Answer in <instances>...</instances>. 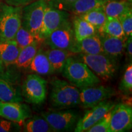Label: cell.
<instances>
[{"label":"cell","instance_id":"cell-1","mask_svg":"<svg viewBox=\"0 0 132 132\" xmlns=\"http://www.w3.org/2000/svg\"><path fill=\"white\" fill-rule=\"evenodd\" d=\"M62 72L72 85L80 89L95 86L101 81L85 63L72 56L67 59Z\"/></svg>","mask_w":132,"mask_h":132},{"label":"cell","instance_id":"cell-2","mask_svg":"<svg viewBox=\"0 0 132 132\" xmlns=\"http://www.w3.org/2000/svg\"><path fill=\"white\" fill-rule=\"evenodd\" d=\"M51 106L56 109L70 108L79 105L80 90L66 81L54 78L51 81Z\"/></svg>","mask_w":132,"mask_h":132},{"label":"cell","instance_id":"cell-3","mask_svg":"<svg viewBox=\"0 0 132 132\" xmlns=\"http://www.w3.org/2000/svg\"><path fill=\"white\" fill-rule=\"evenodd\" d=\"M21 7L0 4V40L14 39L21 26Z\"/></svg>","mask_w":132,"mask_h":132},{"label":"cell","instance_id":"cell-4","mask_svg":"<svg viewBox=\"0 0 132 132\" xmlns=\"http://www.w3.org/2000/svg\"><path fill=\"white\" fill-rule=\"evenodd\" d=\"M47 6L46 0H35L22 9L21 26L37 38L39 42V33Z\"/></svg>","mask_w":132,"mask_h":132},{"label":"cell","instance_id":"cell-5","mask_svg":"<svg viewBox=\"0 0 132 132\" xmlns=\"http://www.w3.org/2000/svg\"><path fill=\"white\" fill-rule=\"evenodd\" d=\"M78 59L85 63L98 77L108 80L113 77L116 70L115 59L104 53L87 54L79 53Z\"/></svg>","mask_w":132,"mask_h":132},{"label":"cell","instance_id":"cell-6","mask_svg":"<svg viewBox=\"0 0 132 132\" xmlns=\"http://www.w3.org/2000/svg\"><path fill=\"white\" fill-rule=\"evenodd\" d=\"M21 90L26 102L40 105L45 102L47 96V81L39 75L30 74L24 80Z\"/></svg>","mask_w":132,"mask_h":132},{"label":"cell","instance_id":"cell-7","mask_svg":"<svg viewBox=\"0 0 132 132\" xmlns=\"http://www.w3.org/2000/svg\"><path fill=\"white\" fill-rule=\"evenodd\" d=\"M41 116L48 122L53 131H68L75 129L79 114L74 110L42 112Z\"/></svg>","mask_w":132,"mask_h":132},{"label":"cell","instance_id":"cell-8","mask_svg":"<svg viewBox=\"0 0 132 132\" xmlns=\"http://www.w3.org/2000/svg\"><path fill=\"white\" fill-rule=\"evenodd\" d=\"M44 40L51 48L65 50L70 52L76 42L70 21H68L53 31Z\"/></svg>","mask_w":132,"mask_h":132},{"label":"cell","instance_id":"cell-9","mask_svg":"<svg viewBox=\"0 0 132 132\" xmlns=\"http://www.w3.org/2000/svg\"><path fill=\"white\" fill-rule=\"evenodd\" d=\"M69 16L67 11L47 6L39 33V40H44L53 31L69 21Z\"/></svg>","mask_w":132,"mask_h":132},{"label":"cell","instance_id":"cell-10","mask_svg":"<svg viewBox=\"0 0 132 132\" xmlns=\"http://www.w3.org/2000/svg\"><path fill=\"white\" fill-rule=\"evenodd\" d=\"M79 105L84 108H90L104 100H108L116 94L114 89L110 87L89 86L81 89Z\"/></svg>","mask_w":132,"mask_h":132},{"label":"cell","instance_id":"cell-11","mask_svg":"<svg viewBox=\"0 0 132 132\" xmlns=\"http://www.w3.org/2000/svg\"><path fill=\"white\" fill-rule=\"evenodd\" d=\"M114 106L115 103L113 102L104 100L90 108V110L86 112L81 118L79 119L74 129L75 131H87L89 128L101 119L105 114L111 111Z\"/></svg>","mask_w":132,"mask_h":132},{"label":"cell","instance_id":"cell-12","mask_svg":"<svg viewBox=\"0 0 132 132\" xmlns=\"http://www.w3.org/2000/svg\"><path fill=\"white\" fill-rule=\"evenodd\" d=\"M132 127L131 106L126 103H119L111 110L110 119L111 132H123Z\"/></svg>","mask_w":132,"mask_h":132},{"label":"cell","instance_id":"cell-13","mask_svg":"<svg viewBox=\"0 0 132 132\" xmlns=\"http://www.w3.org/2000/svg\"><path fill=\"white\" fill-rule=\"evenodd\" d=\"M0 116L4 119L21 124L31 116L29 107L20 102L0 101Z\"/></svg>","mask_w":132,"mask_h":132},{"label":"cell","instance_id":"cell-14","mask_svg":"<svg viewBox=\"0 0 132 132\" xmlns=\"http://www.w3.org/2000/svg\"><path fill=\"white\" fill-rule=\"evenodd\" d=\"M70 52L74 54H95L103 53L101 40L98 32L94 35L86 37L77 42L71 49Z\"/></svg>","mask_w":132,"mask_h":132},{"label":"cell","instance_id":"cell-15","mask_svg":"<svg viewBox=\"0 0 132 132\" xmlns=\"http://www.w3.org/2000/svg\"><path fill=\"white\" fill-rule=\"evenodd\" d=\"M98 34L104 54L113 59L122 54L127 40L113 37L104 33H98Z\"/></svg>","mask_w":132,"mask_h":132},{"label":"cell","instance_id":"cell-16","mask_svg":"<svg viewBox=\"0 0 132 132\" xmlns=\"http://www.w3.org/2000/svg\"><path fill=\"white\" fill-rule=\"evenodd\" d=\"M20 50L14 39L0 40V61L1 64L6 66L14 64Z\"/></svg>","mask_w":132,"mask_h":132},{"label":"cell","instance_id":"cell-17","mask_svg":"<svg viewBox=\"0 0 132 132\" xmlns=\"http://www.w3.org/2000/svg\"><path fill=\"white\" fill-rule=\"evenodd\" d=\"M28 68L31 72L39 75H48L54 72L45 52L42 48L38 49Z\"/></svg>","mask_w":132,"mask_h":132},{"label":"cell","instance_id":"cell-18","mask_svg":"<svg viewBox=\"0 0 132 132\" xmlns=\"http://www.w3.org/2000/svg\"><path fill=\"white\" fill-rule=\"evenodd\" d=\"M45 53L54 72H62L68 57L75 55L70 51L51 48L45 51Z\"/></svg>","mask_w":132,"mask_h":132},{"label":"cell","instance_id":"cell-19","mask_svg":"<svg viewBox=\"0 0 132 132\" xmlns=\"http://www.w3.org/2000/svg\"><path fill=\"white\" fill-rule=\"evenodd\" d=\"M72 27L77 42L94 35L97 32V30L94 26L78 15H75L74 17Z\"/></svg>","mask_w":132,"mask_h":132},{"label":"cell","instance_id":"cell-20","mask_svg":"<svg viewBox=\"0 0 132 132\" xmlns=\"http://www.w3.org/2000/svg\"><path fill=\"white\" fill-rule=\"evenodd\" d=\"M0 101L21 102L23 97L20 92L9 81L0 75Z\"/></svg>","mask_w":132,"mask_h":132},{"label":"cell","instance_id":"cell-21","mask_svg":"<svg viewBox=\"0 0 132 132\" xmlns=\"http://www.w3.org/2000/svg\"><path fill=\"white\" fill-rule=\"evenodd\" d=\"M106 16L117 17L131 11V3L127 0H111L106 1L103 6Z\"/></svg>","mask_w":132,"mask_h":132},{"label":"cell","instance_id":"cell-22","mask_svg":"<svg viewBox=\"0 0 132 132\" xmlns=\"http://www.w3.org/2000/svg\"><path fill=\"white\" fill-rule=\"evenodd\" d=\"M106 1L104 0H76L70 6L69 12L80 15L97 8L103 7Z\"/></svg>","mask_w":132,"mask_h":132},{"label":"cell","instance_id":"cell-23","mask_svg":"<svg viewBox=\"0 0 132 132\" xmlns=\"http://www.w3.org/2000/svg\"><path fill=\"white\" fill-rule=\"evenodd\" d=\"M97 32L98 33H104L123 40H127V39L125 35L120 21L117 17L107 16L106 21L102 28Z\"/></svg>","mask_w":132,"mask_h":132},{"label":"cell","instance_id":"cell-24","mask_svg":"<svg viewBox=\"0 0 132 132\" xmlns=\"http://www.w3.org/2000/svg\"><path fill=\"white\" fill-rule=\"evenodd\" d=\"M38 41L32 43V44L23 48L20 50L19 56L16 59L15 64L18 68L26 69L28 68L33 58L37 53L39 45Z\"/></svg>","mask_w":132,"mask_h":132},{"label":"cell","instance_id":"cell-25","mask_svg":"<svg viewBox=\"0 0 132 132\" xmlns=\"http://www.w3.org/2000/svg\"><path fill=\"white\" fill-rule=\"evenodd\" d=\"M78 16L94 26L97 31L102 28L107 17L104 12L103 7L91 10L85 14Z\"/></svg>","mask_w":132,"mask_h":132},{"label":"cell","instance_id":"cell-26","mask_svg":"<svg viewBox=\"0 0 132 132\" xmlns=\"http://www.w3.org/2000/svg\"><path fill=\"white\" fill-rule=\"evenodd\" d=\"M24 131L27 132H52V127L42 116H35L24 125Z\"/></svg>","mask_w":132,"mask_h":132},{"label":"cell","instance_id":"cell-27","mask_svg":"<svg viewBox=\"0 0 132 132\" xmlns=\"http://www.w3.org/2000/svg\"><path fill=\"white\" fill-rule=\"evenodd\" d=\"M14 40L16 41L20 50L38 41L37 38L34 37L31 33L24 28L22 26H20V28L16 32Z\"/></svg>","mask_w":132,"mask_h":132},{"label":"cell","instance_id":"cell-28","mask_svg":"<svg viewBox=\"0 0 132 132\" xmlns=\"http://www.w3.org/2000/svg\"><path fill=\"white\" fill-rule=\"evenodd\" d=\"M111 110L108 111L101 119L99 120L93 126L87 130V132H111L110 119Z\"/></svg>","mask_w":132,"mask_h":132},{"label":"cell","instance_id":"cell-29","mask_svg":"<svg viewBox=\"0 0 132 132\" xmlns=\"http://www.w3.org/2000/svg\"><path fill=\"white\" fill-rule=\"evenodd\" d=\"M119 90L125 94H129L132 90V65L127 67L119 86Z\"/></svg>","mask_w":132,"mask_h":132},{"label":"cell","instance_id":"cell-30","mask_svg":"<svg viewBox=\"0 0 132 132\" xmlns=\"http://www.w3.org/2000/svg\"><path fill=\"white\" fill-rule=\"evenodd\" d=\"M123 31L127 37L132 36V12L131 11L125 13L118 17Z\"/></svg>","mask_w":132,"mask_h":132},{"label":"cell","instance_id":"cell-31","mask_svg":"<svg viewBox=\"0 0 132 132\" xmlns=\"http://www.w3.org/2000/svg\"><path fill=\"white\" fill-rule=\"evenodd\" d=\"M48 6L69 12L70 6L76 0H46Z\"/></svg>","mask_w":132,"mask_h":132},{"label":"cell","instance_id":"cell-32","mask_svg":"<svg viewBox=\"0 0 132 132\" xmlns=\"http://www.w3.org/2000/svg\"><path fill=\"white\" fill-rule=\"evenodd\" d=\"M6 4L16 7H22L29 3L33 2L35 0H4Z\"/></svg>","mask_w":132,"mask_h":132},{"label":"cell","instance_id":"cell-33","mask_svg":"<svg viewBox=\"0 0 132 132\" xmlns=\"http://www.w3.org/2000/svg\"><path fill=\"white\" fill-rule=\"evenodd\" d=\"M13 124L11 122L7 120L0 121V132L10 131L12 129Z\"/></svg>","mask_w":132,"mask_h":132},{"label":"cell","instance_id":"cell-34","mask_svg":"<svg viewBox=\"0 0 132 132\" xmlns=\"http://www.w3.org/2000/svg\"><path fill=\"white\" fill-rule=\"evenodd\" d=\"M132 36H129L127 37V40H126L125 42V47L127 48V55L128 57H130V60L131 59L132 56Z\"/></svg>","mask_w":132,"mask_h":132},{"label":"cell","instance_id":"cell-35","mask_svg":"<svg viewBox=\"0 0 132 132\" xmlns=\"http://www.w3.org/2000/svg\"><path fill=\"white\" fill-rule=\"evenodd\" d=\"M2 65H3V64H1V61H0V69H1V67H2Z\"/></svg>","mask_w":132,"mask_h":132},{"label":"cell","instance_id":"cell-36","mask_svg":"<svg viewBox=\"0 0 132 132\" xmlns=\"http://www.w3.org/2000/svg\"><path fill=\"white\" fill-rule=\"evenodd\" d=\"M104 1H111V0H104Z\"/></svg>","mask_w":132,"mask_h":132}]
</instances>
